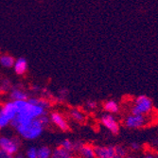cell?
<instances>
[{
    "label": "cell",
    "mask_w": 158,
    "mask_h": 158,
    "mask_svg": "<svg viewBox=\"0 0 158 158\" xmlns=\"http://www.w3.org/2000/svg\"><path fill=\"white\" fill-rule=\"evenodd\" d=\"M14 104L16 107V114L10 121L13 127H16L19 124L30 121L33 118H39L42 114H45V108L40 105H34L26 100H14Z\"/></svg>",
    "instance_id": "6da1fadb"
},
{
    "label": "cell",
    "mask_w": 158,
    "mask_h": 158,
    "mask_svg": "<svg viewBox=\"0 0 158 158\" xmlns=\"http://www.w3.org/2000/svg\"><path fill=\"white\" fill-rule=\"evenodd\" d=\"M17 130V132L26 139H35L41 135L44 126L41 124L38 118H33L27 122L22 123L14 127Z\"/></svg>",
    "instance_id": "7a4b0ae2"
},
{
    "label": "cell",
    "mask_w": 158,
    "mask_h": 158,
    "mask_svg": "<svg viewBox=\"0 0 158 158\" xmlns=\"http://www.w3.org/2000/svg\"><path fill=\"white\" fill-rule=\"evenodd\" d=\"M153 109L152 98L146 95H140L135 99V105L131 109L132 114H148Z\"/></svg>",
    "instance_id": "3957f363"
},
{
    "label": "cell",
    "mask_w": 158,
    "mask_h": 158,
    "mask_svg": "<svg viewBox=\"0 0 158 158\" xmlns=\"http://www.w3.org/2000/svg\"><path fill=\"white\" fill-rule=\"evenodd\" d=\"M17 111L14 102H8L6 103L3 108L0 110V126L5 127L7 126L15 117Z\"/></svg>",
    "instance_id": "277c9868"
},
{
    "label": "cell",
    "mask_w": 158,
    "mask_h": 158,
    "mask_svg": "<svg viewBox=\"0 0 158 158\" xmlns=\"http://www.w3.org/2000/svg\"><path fill=\"white\" fill-rule=\"evenodd\" d=\"M125 126L129 129H138L145 126L147 123V118L144 114H130L125 119Z\"/></svg>",
    "instance_id": "5b68a950"
},
{
    "label": "cell",
    "mask_w": 158,
    "mask_h": 158,
    "mask_svg": "<svg viewBox=\"0 0 158 158\" xmlns=\"http://www.w3.org/2000/svg\"><path fill=\"white\" fill-rule=\"evenodd\" d=\"M0 148L6 152L10 157L18 151V144L16 140L10 139L8 137H0Z\"/></svg>",
    "instance_id": "8992f818"
},
{
    "label": "cell",
    "mask_w": 158,
    "mask_h": 158,
    "mask_svg": "<svg viewBox=\"0 0 158 158\" xmlns=\"http://www.w3.org/2000/svg\"><path fill=\"white\" fill-rule=\"evenodd\" d=\"M102 123L105 128L113 134V135H118L119 132V125L112 114H103L102 117Z\"/></svg>",
    "instance_id": "52a82bcc"
},
{
    "label": "cell",
    "mask_w": 158,
    "mask_h": 158,
    "mask_svg": "<svg viewBox=\"0 0 158 158\" xmlns=\"http://www.w3.org/2000/svg\"><path fill=\"white\" fill-rule=\"evenodd\" d=\"M96 157L99 158H114L116 157V149L114 147H95Z\"/></svg>",
    "instance_id": "ba28073f"
},
{
    "label": "cell",
    "mask_w": 158,
    "mask_h": 158,
    "mask_svg": "<svg viewBox=\"0 0 158 158\" xmlns=\"http://www.w3.org/2000/svg\"><path fill=\"white\" fill-rule=\"evenodd\" d=\"M51 120L57 127H59L62 131H67L69 129V126L67 122L65 121V119L58 113H53L51 114Z\"/></svg>",
    "instance_id": "9c48e42d"
},
{
    "label": "cell",
    "mask_w": 158,
    "mask_h": 158,
    "mask_svg": "<svg viewBox=\"0 0 158 158\" xmlns=\"http://www.w3.org/2000/svg\"><path fill=\"white\" fill-rule=\"evenodd\" d=\"M14 71L18 75H23L27 72V62L25 58H19L14 62Z\"/></svg>",
    "instance_id": "30bf717a"
},
{
    "label": "cell",
    "mask_w": 158,
    "mask_h": 158,
    "mask_svg": "<svg viewBox=\"0 0 158 158\" xmlns=\"http://www.w3.org/2000/svg\"><path fill=\"white\" fill-rule=\"evenodd\" d=\"M79 152L81 153V155L82 157L85 158H94L96 157V153H95V148L90 146V145H81V147L79 148Z\"/></svg>",
    "instance_id": "8fae6325"
},
{
    "label": "cell",
    "mask_w": 158,
    "mask_h": 158,
    "mask_svg": "<svg viewBox=\"0 0 158 158\" xmlns=\"http://www.w3.org/2000/svg\"><path fill=\"white\" fill-rule=\"evenodd\" d=\"M52 156L55 158H69L71 157L70 151L63 148L62 146L55 149V151L52 152Z\"/></svg>",
    "instance_id": "7c38bea8"
},
{
    "label": "cell",
    "mask_w": 158,
    "mask_h": 158,
    "mask_svg": "<svg viewBox=\"0 0 158 158\" xmlns=\"http://www.w3.org/2000/svg\"><path fill=\"white\" fill-rule=\"evenodd\" d=\"M10 98L13 100H26V99L28 98L27 93H25L24 91H22L20 89H17V88L11 90Z\"/></svg>",
    "instance_id": "4fadbf2b"
},
{
    "label": "cell",
    "mask_w": 158,
    "mask_h": 158,
    "mask_svg": "<svg viewBox=\"0 0 158 158\" xmlns=\"http://www.w3.org/2000/svg\"><path fill=\"white\" fill-rule=\"evenodd\" d=\"M104 110H106L109 113H118L119 107L114 100H108L107 102L104 103Z\"/></svg>",
    "instance_id": "5bb4252c"
},
{
    "label": "cell",
    "mask_w": 158,
    "mask_h": 158,
    "mask_svg": "<svg viewBox=\"0 0 158 158\" xmlns=\"http://www.w3.org/2000/svg\"><path fill=\"white\" fill-rule=\"evenodd\" d=\"M14 59L13 57L10 55H2L0 57V64L5 67H11L14 64Z\"/></svg>",
    "instance_id": "9a60e30c"
},
{
    "label": "cell",
    "mask_w": 158,
    "mask_h": 158,
    "mask_svg": "<svg viewBox=\"0 0 158 158\" xmlns=\"http://www.w3.org/2000/svg\"><path fill=\"white\" fill-rule=\"evenodd\" d=\"M51 151L48 147H42L37 150V155L39 158H48L51 156Z\"/></svg>",
    "instance_id": "2e32d148"
},
{
    "label": "cell",
    "mask_w": 158,
    "mask_h": 158,
    "mask_svg": "<svg viewBox=\"0 0 158 158\" xmlns=\"http://www.w3.org/2000/svg\"><path fill=\"white\" fill-rule=\"evenodd\" d=\"M71 117H72L78 122H83L84 121V114L78 110L71 111Z\"/></svg>",
    "instance_id": "e0dca14e"
},
{
    "label": "cell",
    "mask_w": 158,
    "mask_h": 158,
    "mask_svg": "<svg viewBox=\"0 0 158 158\" xmlns=\"http://www.w3.org/2000/svg\"><path fill=\"white\" fill-rule=\"evenodd\" d=\"M114 149H116V157H125L126 156L127 152L121 146H117V147H114Z\"/></svg>",
    "instance_id": "ac0fdd59"
},
{
    "label": "cell",
    "mask_w": 158,
    "mask_h": 158,
    "mask_svg": "<svg viewBox=\"0 0 158 158\" xmlns=\"http://www.w3.org/2000/svg\"><path fill=\"white\" fill-rule=\"evenodd\" d=\"M63 148H64V149H66V150H68V151H72L73 149H74V144L72 142H71L70 140H64L63 142H62V145H61Z\"/></svg>",
    "instance_id": "d6986e66"
},
{
    "label": "cell",
    "mask_w": 158,
    "mask_h": 158,
    "mask_svg": "<svg viewBox=\"0 0 158 158\" xmlns=\"http://www.w3.org/2000/svg\"><path fill=\"white\" fill-rule=\"evenodd\" d=\"M27 156L28 158H38L37 155V149L35 148H30L27 152Z\"/></svg>",
    "instance_id": "ffe728a7"
},
{
    "label": "cell",
    "mask_w": 158,
    "mask_h": 158,
    "mask_svg": "<svg viewBox=\"0 0 158 158\" xmlns=\"http://www.w3.org/2000/svg\"><path fill=\"white\" fill-rule=\"evenodd\" d=\"M38 119H39V121L41 122V124L43 125V126H47L48 125V117H46V116H44V114H42V116H40L39 118H38Z\"/></svg>",
    "instance_id": "44dd1931"
},
{
    "label": "cell",
    "mask_w": 158,
    "mask_h": 158,
    "mask_svg": "<svg viewBox=\"0 0 158 158\" xmlns=\"http://www.w3.org/2000/svg\"><path fill=\"white\" fill-rule=\"evenodd\" d=\"M38 105L42 106L43 108H47L49 106V103L48 102V100L46 99H42V98H39V102H38Z\"/></svg>",
    "instance_id": "7402d4cb"
},
{
    "label": "cell",
    "mask_w": 158,
    "mask_h": 158,
    "mask_svg": "<svg viewBox=\"0 0 158 158\" xmlns=\"http://www.w3.org/2000/svg\"><path fill=\"white\" fill-rule=\"evenodd\" d=\"M86 105H87V107L89 109H96L97 108V102H93V100H90V102H88L87 103H86Z\"/></svg>",
    "instance_id": "603a6c76"
},
{
    "label": "cell",
    "mask_w": 158,
    "mask_h": 158,
    "mask_svg": "<svg viewBox=\"0 0 158 158\" xmlns=\"http://www.w3.org/2000/svg\"><path fill=\"white\" fill-rule=\"evenodd\" d=\"M131 148L134 151H139L140 150V146H139L138 143H136V142H133L132 143V144H131Z\"/></svg>",
    "instance_id": "cb8c5ba5"
},
{
    "label": "cell",
    "mask_w": 158,
    "mask_h": 158,
    "mask_svg": "<svg viewBox=\"0 0 158 158\" xmlns=\"http://www.w3.org/2000/svg\"><path fill=\"white\" fill-rule=\"evenodd\" d=\"M10 157L6 152H4L1 148H0V158H9Z\"/></svg>",
    "instance_id": "d4e9b609"
},
{
    "label": "cell",
    "mask_w": 158,
    "mask_h": 158,
    "mask_svg": "<svg viewBox=\"0 0 158 158\" xmlns=\"http://www.w3.org/2000/svg\"><path fill=\"white\" fill-rule=\"evenodd\" d=\"M1 128H2V127H1V126H0V129H1Z\"/></svg>",
    "instance_id": "484cf974"
}]
</instances>
